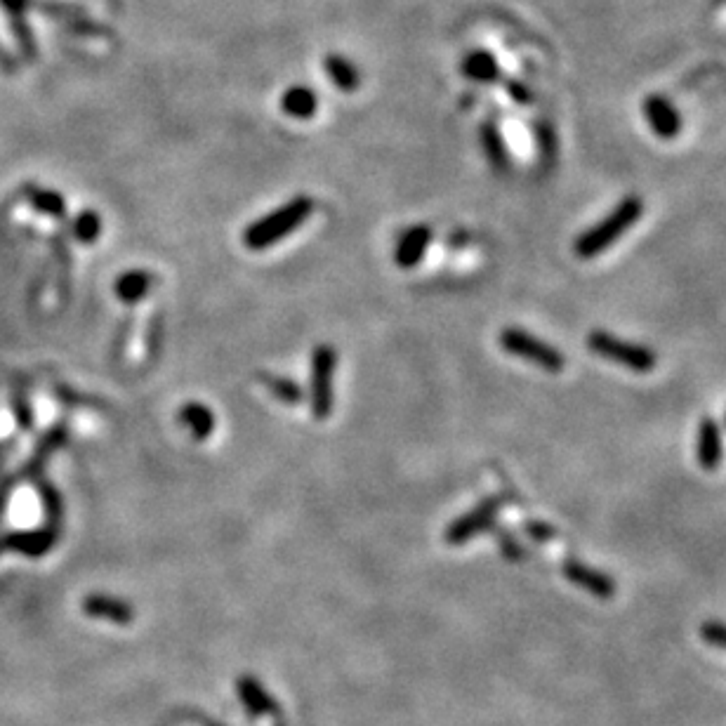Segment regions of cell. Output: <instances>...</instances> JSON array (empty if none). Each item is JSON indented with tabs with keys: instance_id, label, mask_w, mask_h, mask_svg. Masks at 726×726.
<instances>
[{
	"instance_id": "13",
	"label": "cell",
	"mask_w": 726,
	"mask_h": 726,
	"mask_svg": "<svg viewBox=\"0 0 726 726\" xmlns=\"http://www.w3.org/2000/svg\"><path fill=\"white\" fill-rule=\"evenodd\" d=\"M180 422L189 429V434L196 441L210 439V437H213L215 427H217L215 413L210 411L206 404H198V401H189L187 406H182Z\"/></svg>"
},
{
	"instance_id": "18",
	"label": "cell",
	"mask_w": 726,
	"mask_h": 726,
	"mask_svg": "<svg viewBox=\"0 0 726 726\" xmlns=\"http://www.w3.org/2000/svg\"><path fill=\"white\" fill-rule=\"evenodd\" d=\"M462 74H465L467 78H472V81L493 83L495 78H498L500 69L491 52L479 50V52H472V55H467L465 62H462Z\"/></svg>"
},
{
	"instance_id": "25",
	"label": "cell",
	"mask_w": 726,
	"mask_h": 726,
	"mask_svg": "<svg viewBox=\"0 0 726 726\" xmlns=\"http://www.w3.org/2000/svg\"><path fill=\"white\" fill-rule=\"evenodd\" d=\"M701 635L708 644L726 651V625L724 623H705L701 627Z\"/></svg>"
},
{
	"instance_id": "27",
	"label": "cell",
	"mask_w": 726,
	"mask_h": 726,
	"mask_svg": "<svg viewBox=\"0 0 726 726\" xmlns=\"http://www.w3.org/2000/svg\"><path fill=\"white\" fill-rule=\"evenodd\" d=\"M526 533L536 540H550L554 538V528L547 524H540V521H528L526 524Z\"/></svg>"
},
{
	"instance_id": "22",
	"label": "cell",
	"mask_w": 726,
	"mask_h": 726,
	"mask_svg": "<svg viewBox=\"0 0 726 726\" xmlns=\"http://www.w3.org/2000/svg\"><path fill=\"white\" fill-rule=\"evenodd\" d=\"M36 488H38V493H41V503H43L45 517H48V524L59 528V524H62V514H64L62 495H59L57 488L45 479H38Z\"/></svg>"
},
{
	"instance_id": "15",
	"label": "cell",
	"mask_w": 726,
	"mask_h": 726,
	"mask_svg": "<svg viewBox=\"0 0 726 726\" xmlns=\"http://www.w3.org/2000/svg\"><path fill=\"white\" fill-rule=\"evenodd\" d=\"M479 135L488 163H491L495 170H500V173H507V170H510V151H507V144L503 140V135H500V130L495 128L493 123H484L481 125Z\"/></svg>"
},
{
	"instance_id": "29",
	"label": "cell",
	"mask_w": 726,
	"mask_h": 726,
	"mask_svg": "<svg viewBox=\"0 0 726 726\" xmlns=\"http://www.w3.org/2000/svg\"><path fill=\"white\" fill-rule=\"evenodd\" d=\"M510 95H512L514 99H517V102H519V104H531V102H533V95H531V90H526V88H524V85H517V83H512V85H510Z\"/></svg>"
},
{
	"instance_id": "26",
	"label": "cell",
	"mask_w": 726,
	"mask_h": 726,
	"mask_svg": "<svg viewBox=\"0 0 726 726\" xmlns=\"http://www.w3.org/2000/svg\"><path fill=\"white\" fill-rule=\"evenodd\" d=\"M536 132H538L540 147H543V156L552 158L554 156V135H552V130L547 128V125H538Z\"/></svg>"
},
{
	"instance_id": "8",
	"label": "cell",
	"mask_w": 726,
	"mask_h": 726,
	"mask_svg": "<svg viewBox=\"0 0 726 726\" xmlns=\"http://www.w3.org/2000/svg\"><path fill=\"white\" fill-rule=\"evenodd\" d=\"M644 116L646 123L651 125V130L656 132L660 140H675V137L682 132V116L679 111L672 107V102L663 95H651L646 97L644 102Z\"/></svg>"
},
{
	"instance_id": "10",
	"label": "cell",
	"mask_w": 726,
	"mask_h": 726,
	"mask_svg": "<svg viewBox=\"0 0 726 726\" xmlns=\"http://www.w3.org/2000/svg\"><path fill=\"white\" fill-rule=\"evenodd\" d=\"M57 536L59 528L50 524L45 528H38V531H15L0 538V552L12 550L19 554H31V557H41V554L48 552L57 543Z\"/></svg>"
},
{
	"instance_id": "2",
	"label": "cell",
	"mask_w": 726,
	"mask_h": 726,
	"mask_svg": "<svg viewBox=\"0 0 726 726\" xmlns=\"http://www.w3.org/2000/svg\"><path fill=\"white\" fill-rule=\"evenodd\" d=\"M642 213H644L642 198L639 196L623 198V201H620L602 222H597L592 229H587L585 234L580 236L576 241V255L583 257V260L602 255L606 248H611L613 243H616L620 236H623L625 231L642 217Z\"/></svg>"
},
{
	"instance_id": "16",
	"label": "cell",
	"mask_w": 726,
	"mask_h": 726,
	"mask_svg": "<svg viewBox=\"0 0 726 726\" xmlns=\"http://www.w3.org/2000/svg\"><path fill=\"white\" fill-rule=\"evenodd\" d=\"M281 109L286 111L288 116L297 118V121H307V118H312L316 114V109H319V102H316L314 90L290 88L288 92H283Z\"/></svg>"
},
{
	"instance_id": "14",
	"label": "cell",
	"mask_w": 726,
	"mask_h": 726,
	"mask_svg": "<svg viewBox=\"0 0 726 726\" xmlns=\"http://www.w3.org/2000/svg\"><path fill=\"white\" fill-rule=\"evenodd\" d=\"M151 283H154V279H151L149 272H144V269H130V272L118 276L114 290L118 300L125 302V305H137V302L147 297Z\"/></svg>"
},
{
	"instance_id": "3",
	"label": "cell",
	"mask_w": 726,
	"mask_h": 726,
	"mask_svg": "<svg viewBox=\"0 0 726 726\" xmlns=\"http://www.w3.org/2000/svg\"><path fill=\"white\" fill-rule=\"evenodd\" d=\"M587 347H590L597 356H602V359H609L613 363H618V366L627 368V371L635 373H651L658 363L656 354H653L649 347L620 340L616 335L604 333V330H592V333L587 335Z\"/></svg>"
},
{
	"instance_id": "11",
	"label": "cell",
	"mask_w": 726,
	"mask_h": 726,
	"mask_svg": "<svg viewBox=\"0 0 726 726\" xmlns=\"http://www.w3.org/2000/svg\"><path fill=\"white\" fill-rule=\"evenodd\" d=\"M724 458V439L715 418H703L696 432V460L703 470H717Z\"/></svg>"
},
{
	"instance_id": "30",
	"label": "cell",
	"mask_w": 726,
	"mask_h": 726,
	"mask_svg": "<svg viewBox=\"0 0 726 726\" xmlns=\"http://www.w3.org/2000/svg\"><path fill=\"white\" fill-rule=\"evenodd\" d=\"M10 446V444H8ZM8 446H3V444H0V455H3L5 453V448H8Z\"/></svg>"
},
{
	"instance_id": "9",
	"label": "cell",
	"mask_w": 726,
	"mask_h": 726,
	"mask_svg": "<svg viewBox=\"0 0 726 726\" xmlns=\"http://www.w3.org/2000/svg\"><path fill=\"white\" fill-rule=\"evenodd\" d=\"M432 239V227H427V224H413V227H408L394 243V262L401 269H413L415 264L422 262Z\"/></svg>"
},
{
	"instance_id": "20",
	"label": "cell",
	"mask_w": 726,
	"mask_h": 726,
	"mask_svg": "<svg viewBox=\"0 0 726 726\" xmlns=\"http://www.w3.org/2000/svg\"><path fill=\"white\" fill-rule=\"evenodd\" d=\"M323 66H326L330 81L335 83V88H340L345 92H352L359 88V74H356V69L347 62L345 57L328 55L326 59H323Z\"/></svg>"
},
{
	"instance_id": "4",
	"label": "cell",
	"mask_w": 726,
	"mask_h": 726,
	"mask_svg": "<svg viewBox=\"0 0 726 726\" xmlns=\"http://www.w3.org/2000/svg\"><path fill=\"white\" fill-rule=\"evenodd\" d=\"M500 347H503L507 354L531 361L533 366L543 368L547 373H561L566 366L564 356H561L559 349H554L552 345H547L545 340H540L536 335L526 333V330L521 328H505L503 333H500Z\"/></svg>"
},
{
	"instance_id": "24",
	"label": "cell",
	"mask_w": 726,
	"mask_h": 726,
	"mask_svg": "<svg viewBox=\"0 0 726 726\" xmlns=\"http://www.w3.org/2000/svg\"><path fill=\"white\" fill-rule=\"evenodd\" d=\"M12 411H15V420L19 429L29 432L33 427V411L29 404V396H26V387L15 385V389H12Z\"/></svg>"
},
{
	"instance_id": "19",
	"label": "cell",
	"mask_w": 726,
	"mask_h": 726,
	"mask_svg": "<svg viewBox=\"0 0 726 726\" xmlns=\"http://www.w3.org/2000/svg\"><path fill=\"white\" fill-rule=\"evenodd\" d=\"M85 613L97 618H109L116 620V623H128L132 618V611L128 604L118 602V599L111 597H102V594H95V597L85 599Z\"/></svg>"
},
{
	"instance_id": "12",
	"label": "cell",
	"mask_w": 726,
	"mask_h": 726,
	"mask_svg": "<svg viewBox=\"0 0 726 726\" xmlns=\"http://www.w3.org/2000/svg\"><path fill=\"white\" fill-rule=\"evenodd\" d=\"M564 576L571 580L573 585L583 587L585 592L594 594V597L599 599H611L613 594H616V583H613L611 576H606V573L592 569V566L583 564V561H566L564 564Z\"/></svg>"
},
{
	"instance_id": "6",
	"label": "cell",
	"mask_w": 726,
	"mask_h": 726,
	"mask_svg": "<svg viewBox=\"0 0 726 726\" xmlns=\"http://www.w3.org/2000/svg\"><path fill=\"white\" fill-rule=\"evenodd\" d=\"M66 441H69V427L66 425H55L52 429H48L45 432V437L38 441V446L33 448L31 458L24 462L22 470H17L15 474H10V477H5L3 481H0V486L5 488H15L19 481H26V479H38L41 477V472L45 470V465H48L52 455H55L59 448H64Z\"/></svg>"
},
{
	"instance_id": "1",
	"label": "cell",
	"mask_w": 726,
	"mask_h": 726,
	"mask_svg": "<svg viewBox=\"0 0 726 726\" xmlns=\"http://www.w3.org/2000/svg\"><path fill=\"white\" fill-rule=\"evenodd\" d=\"M312 213H314L312 196L300 194L290 198L288 203H283V206L272 210L269 215H264L253 224H248L246 231H243V246L248 250H255V253L272 248L279 241L288 239L297 227H302V224L312 217Z\"/></svg>"
},
{
	"instance_id": "17",
	"label": "cell",
	"mask_w": 726,
	"mask_h": 726,
	"mask_svg": "<svg viewBox=\"0 0 726 726\" xmlns=\"http://www.w3.org/2000/svg\"><path fill=\"white\" fill-rule=\"evenodd\" d=\"M24 196H26V201H29L31 206L38 210V213L50 215V217H57V220H62V217L66 215V203H64L62 194H57V191L43 189V187H33V184H26V187H24Z\"/></svg>"
},
{
	"instance_id": "7",
	"label": "cell",
	"mask_w": 726,
	"mask_h": 726,
	"mask_svg": "<svg viewBox=\"0 0 726 726\" xmlns=\"http://www.w3.org/2000/svg\"><path fill=\"white\" fill-rule=\"evenodd\" d=\"M500 507H503V500L500 498L481 500L477 507H472L470 512H465L460 519H455L453 524L446 528V543L462 545L467 543V540H472L474 536H479V533L488 531V528H493Z\"/></svg>"
},
{
	"instance_id": "28",
	"label": "cell",
	"mask_w": 726,
	"mask_h": 726,
	"mask_svg": "<svg viewBox=\"0 0 726 726\" xmlns=\"http://www.w3.org/2000/svg\"><path fill=\"white\" fill-rule=\"evenodd\" d=\"M500 547H503L507 559H521L524 557V547L510 536H500Z\"/></svg>"
},
{
	"instance_id": "5",
	"label": "cell",
	"mask_w": 726,
	"mask_h": 726,
	"mask_svg": "<svg viewBox=\"0 0 726 726\" xmlns=\"http://www.w3.org/2000/svg\"><path fill=\"white\" fill-rule=\"evenodd\" d=\"M338 368V352L333 345H319L312 354V385H309V404L316 420H326L333 413V378Z\"/></svg>"
},
{
	"instance_id": "23",
	"label": "cell",
	"mask_w": 726,
	"mask_h": 726,
	"mask_svg": "<svg viewBox=\"0 0 726 726\" xmlns=\"http://www.w3.org/2000/svg\"><path fill=\"white\" fill-rule=\"evenodd\" d=\"M74 236L81 243H95L102 236V217L95 210H83L74 220Z\"/></svg>"
},
{
	"instance_id": "21",
	"label": "cell",
	"mask_w": 726,
	"mask_h": 726,
	"mask_svg": "<svg viewBox=\"0 0 726 726\" xmlns=\"http://www.w3.org/2000/svg\"><path fill=\"white\" fill-rule=\"evenodd\" d=\"M264 387L272 392L276 399L281 401V404H288V406H297L302 404V399H305V392H302V387L297 385L295 380L290 378H281V375H260Z\"/></svg>"
}]
</instances>
